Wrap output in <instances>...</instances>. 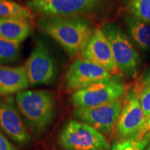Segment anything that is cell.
<instances>
[{"mask_svg": "<svg viewBox=\"0 0 150 150\" xmlns=\"http://www.w3.org/2000/svg\"><path fill=\"white\" fill-rule=\"evenodd\" d=\"M37 25L72 58L81 54L95 30L88 19L79 17L40 16Z\"/></svg>", "mask_w": 150, "mask_h": 150, "instance_id": "1", "label": "cell"}, {"mask_svg": "<svg viewBox=\"0 0 150 150\" xmlns=\"http://www.w3.org/2000/svg\"><path fill=\"white\" fill-rule=\"evenodd\" d=\"M16 102L30 129L44 132L53 122L56 111L54 94L47 90H24L17 93Z\"/></svg>", "mask_w": 150, "mask_h": 150, "instance_id": "2", "label": "cell"}, {"mask_svg": "<svg viewBox=\"0 0 150 150\" xmlns=\"http://www.w3.org/2000/svg\"><path fill=\"white\" fill-rule=\"evenodd\" d=\"M115 0H28L27 6L40 16L79 17L88 19L110 8Z\"/></svg>", "mask_w": 150, "mask_h": 150, "instance_id": "3", "label": "cell"}, {"mask_svg": "<svg viewBox=\"0 0 150 150\" xmlns=\"http://www.w3.org/2000/svg\"><path fill=\"white\" fill-rule=\"evenodd\" d=\"M24 66L31 86L52 85L57 79V61L51 47L42 38H35L32 50Z\"/></svg>", "mask_w": 150, "mask_h": 150, "instance_id": "4", "label": "cell"}, {"mask_svg": "<svg viewBox=\"0 0 150 150\" xmlns=\"http://www.w3.org/2000/svg\"><path fill=\"white\" fill-rule=\"evenodd\" d=\"M111 47L120 72L128 78H134L140 66V58L128 36L117 24H104L101 28Z\"/></svg>", "mask_w": 150, "mask_h": 150, "instance_id": "5", "label": "cell"}, {"mask_svg": "<svg viewBox=\"0 0 150 150\" xmlns=\"http://www.w3.org/2000/svg\"><path fill=\"white\" fill-rule=\"evenodd\" d=\"M59 144L65 150H109L102 133L82 122L70 120L62 129Z\"/></svg>", "mask_w": 150, "mask_h": 150, "instance_id": "6", "label": "cell"}, {"mask_svg": "<svg viewBox=\"0 0 150 150\" xmlns=\"http://www.w3.org/2000/svg\"><path fill=\"white\" fill-rule=\"evenodd\" d=\"M74 91L70 101L75 108H94L118 100L125 92V86L117 77Z\"/></svg>", "mask_w": 150, "mask_h": 150, "instance_id": "7", "label": "cell"}, {"mask_svg": "<svg viewBox=\"0 0 150 150\" xmlns=\"http://www.w3.org/2000/svg\"><path fill=\"white\" fill-rule=\"evenodd\" d=\"M116 129L118 134L126 139L143 136L149 131L147 120L134 88L127 95L116 124Z\"/></svg>", "mask_w": 150, "mask_h": 150, "instance_id": "8", "label": "cell"}, {"mask_svg": "<svg viewBox=\"0 0 150 150\" xmlns=\"http://www.w3.org/2000/svg\"><path fill=\"white\" fill-rule=\"evenodd\" d=\"M112 76L106 69L81 57L75 60L67 69L65 86L67 91L74 92L111 79Z\"/></svg>", "mask_w": 150, "mask_h": 150, "instance_id": "9", "label": "cell"}, {"mask_svg": "<svg viewBox=\"0 0 150 150\" xmlns=\"http://www.w3.org/2000/svg\"><path fill=\"white\" fill-rule=\"evenodd\" d=\"M123 104L118 99L110 104L94 108H74L75 119L93 127L101 133L110 132L116 127Z\"/></svg>", "mask_w": 150, "mask_h": 150, "instance_id": "10", "label": "cell"}, {"mask_svg": "<svg viewBox=\"0 0 150 150\" xmlns=\"http://www.w3.org/2000/svg\"><path fill=\"white\" fill-rule=\"evenodd\" d=\"M16 103L12 96L0 97V128L18 145L24 146L29 143L31 138Z\"/></svg>", "mask_w": 150, "mask_h": 150, "instance_id": "11", "label": "cell"}, {"mask_svg": "<svg viewBox=\"0 0 150 150\" xmlns=\"http://www.w3.org/2000/svg\"><path fill=\"white\" fill-rule=\"evenodd\" d=\"M81 56L106 69L113 76L121 74L114 59L109 41L101 29L94 30Z\"/></svg>", "mask_w": 150, "mask_h": 150, "instance_id": "12", "label": "cell"}, {"mask_svg": "<svg viewBox=\"0 0 150 150\" xmlns=\"http://www.w3.org/2000/svg\"><path fill=\"white\" fill-rule=\"evenodd\" d=\"M30 86L24 66L0 65V97L11 96Z\"/></svg>", "mask_w": 150, "mask_h": 150, "instance_id": "13", "label": "cell"}, {"mask_svg": "<svg viewBox=\"0 0 150 150\" xmlns=\"http://www.w3.org/2000/svg\"><path fill=\"white\" fill-rule=\"evenodd\" d=\"M33 31L30 20L18 18H0V37L22 43Z\"/></svg>", "mask_w": 150, "mask_h": 150, "instance_id": "14", "label": "cell"}, {"mask_svg": "<svg viewBox=\"0 0 150 150\" xmlns=\"http://www.w3.org/2000/svg\"><path fill=\"white\" fill-rule=\"evenodd\" d=\"M125 22L131 39L141 50L149 51L150 24L129 15L125 18Z\"/></svg>", "mask_w": 150, "mask_h": 150, "instance_id": "15", "label": "cell"}, {"mask_svg": "<svg viewBox=\"0 0 150 150\" xmlns=\"http://www.w3.org/2000/svg\"><path fill=\"white\" fill-rule=\"evenodd\" d=\"M0 18H18L31 20L34 18V14L27 6L13 0H0Z\"/></svg>", "mask_w": 150, "mask_h": 150, "instance_id": "16", "label": "cell"}, {"mask_svg": "<svg viewBox=\"0 0 150 150\" xmlns=\"http://www.w3.org/2000/svg\"><path fill=\"white\" fill-rule=\"evenodd\" d=\"M21 54V43L0 37V65L16 63L20 59Z\"/></svg>", "mask_w": 150, "mask_h": 150, "instance_id": "17", "label": "cell"}, {"mask_svg": "<svg viewBox=\"0 0 150 150\" xmlns=\"http://www.w3.org/2000/svg\"><path fill=\"white\" fill-rule=\"evenodd\" d=\"M124 4L129 16L150 24V0H125Z\"/></svg>", "mask_w": 150, "mask_h": 150, "instance_id": "18", "label": "cell"}, {"mask_svg": "<svg viewBox=\"0 0 150 150\" xmlns=\"http://www.w3.org/2000/svg\"><path fill=\"white\" fill-rule=\"evenodd\" d=\"M150 142V131L143 136L116 142L111 150H145Z\"/></svg>", "mask_w": 150, "mask_h": 150, "instance_id": "19", "label": "cell"}, {"mask_svg": "<svg viewBox=\"0 0 150 150\" xmlns=\"http://www.w3.org/2000/svg\"><path fill=\"white\" fill-rule=\"evenodd\" d=\"M140 106L147 120L150 117V86L144 88L138 94Z\"/></svg>", "mask_w": 150, "mask_h": 150, "instance_id": "20", "label": "cell"}, {"mask_svg": "<svg viewBox=\"0 0 150 150\" xmlns=\"http://www.w3.org/2000/svg\"><path fill=\"white\" fill-rule=\"evenodd\" d=\"M148 86H150V67L146 70L140 76H138L134 89L138 95L142 89Z\"/></svg>", "mask_w": 150, "mask_h": 150, "instance_id": "21", "label": "cell"}, {"mask_svg": "<svg viewBox=\"0 0 150 150\" xmlns=\"http://www.w3.org/2000/svg\"><path fill=\"white\" fill-rule=\"evenodd\" d=\"M0 150H18L0 133Z\"/></svg>", "mask_w": 150, "mask_h": 150, "instance_id": "22", "label": "cell"}, {"mask_svg": "<svg viewBox=\"0 0 150 150\" xmlns=\"http://www.w3.org/2000/svg\"><path fill=\"white\" fill-rule=\"evenodd\" d=\"M147 123H148V125H149V127L150 128V117H149V119L147 120Z\"/></svg>", "mask_w": 150, "mask_h": 150, "instance_id": "23", "label": "cell"}, {"mask_svg": "<svg viewBox=\"0 0 150 150\" xmlns=\"http://www.w3.org/2000/svg\"><path fill=\"white\" fill-rule=\"evenodd\" d=\"M146 150H150V145H149V147H147V149Z\"/></svg>", "mask_w": 150, "mask_h": 150, "instance_id": "24", "label": "cell"}]
</instances>
